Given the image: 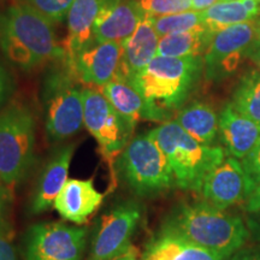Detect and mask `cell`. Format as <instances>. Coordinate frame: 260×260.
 <instances>
[{"mask_svg":"<svg viewBox=\"0 0 260 260\" xmlns=\"http://www.w3.org/2000/svg\"><path fill=\"white\" fill-rule=\"evenodd\" d=\"M220 2H236V0H220Z\"/></svg>","mask_w":260,"mask_h":260,"instance_id":"74e56055","label":"cell"},{"mask_svg":"<svg viewBox=\"0 0 260 260\" xmlns=\"http://www.w3.org/2000/svg\"><path fill=\"white\" fill-rule=\"evenodd\" d=\"M9 187L0 180V233L10 235V226L6 220V206L9 203Z\"/></svg>","mask_w":260,"mask_h":260,"instance_id":"f546056e","label":"cell"},{"mask_svg":"<svg viewBox=\"0 0 260 260\" xmlns=\"http://www.w3.org/2000/svg\"><path fill=\"white\" fill-rule=\"evenodd\" d=\"M245 210L251 213H260V184L247 197L245 200Z\"/></svg>","mask_w":260,"mask_h":260,"instance_id":"1f68e13d","label":"cell"},{"mask_svg":"<svg viewBox=\"0 0 260 260\" xmlns=\"http://www.w3.org/2000/svg\"><path fill=\"white\" fill-rule=\"evenodd\" d=\"M198 193L201 201L222 211L245 203L249 194V181L241 162L230 155L225 157L205 177Z\"/></svg>","mask_w":260,"mask_h":260,"instance_id":"7c38bea8","label":"cell"},{"mask_svg":"<svg viewBox=\"0 0 260 260\" xmlns=\"http://www.w3.org/2000/svg\"><path fill=\"white\" fill-rule=\"evenodd\" d=\"M259 40L256 19L230 25L216 32L204 56L205 79L220 81L232 76Z\"/></svg>","mask_w":260,"mask_h":260,"instance_id":"30bf717a","label":"cell"},{"mask_svg":"<svg viewBox=\"0 0 260 260\" xmlns=\"http://www.w3.org/2000/svg\"><path fill=\"white\" fill-rule=\"evenodd\" d=\"M109 0H75L68 14V35L63 42V64L74 73L76 58L93 44L94 24L102 9Z\"/></svg>","mask_w":260,"mask_h":260,"instance_id":"9a60e30c","label":"cell"},{"mask_svg":"<svg viewBox=\"0 0 260 260\" xmlns=\"http://www.w3.org/2000/svg\"><path fill=\"white\" fill-rule=\"evenodd\" d=\"M148 134L167 157L176 187L183 190L198 193L205 177L225 159V149L200 144L176 121L161 123Z\"/></svg>","mask_w":260,"mask_h":260,"instance_id":"277c9868","label":"cell"},{"mask_svg":"<svg viewBox=\"0 0 260 260\" xmlns=\"http://www.w3.org/2000/svg\"><path fill=\"white\" fill-rule=\"evenodd\" d=\"M219 2L220 0H191V9L194 11L203 12Z\"/></svg>","mask_w":260,"mask_h":260,"instance_id":"e575fe53","label":"cell"},{"mask_svg":"<svg viewBox=\"0 0 260 260\" xmlns=\"http://www.w3.org/2000/svg\"><path fill=\"white\" fill-rule=\"evenodd\" d=\"M174 121L203 145H212L219 132V118L216 111L203 102H193L182 107Z\"/></svg>","mask_w":260,"mask_h":260,"instance_id":"44dd1931","label":"cell"},{"mask_svg":"<svg viewBox=\"0 0 260 260\" xmlns=\"http://www.w3.org/2000/svg\"><path fill=\"white\" fill-rule=\"evenodd\" d=\"M159 39L151 17L145 15L132 37L122 44L121 63L115 80L132 82L136 75L157 57Z\"/></svg>","mask_w":260,"mask_h":260,"instance_id":"ac0fdd59","label":"cell"},{"mask_svg":"<svg viewBox=\"0 0 260 260\" xmlns=\"http://www.w3.org/2000/svg\"><path fill=\"white\" fill-rule=\"evenodd\" d=\"M259 32H260V22H259Z\"/></svg>","mask_w":260,"mask_h":260,"instance_id":"ab89813d","label":"cell"},{"mask_svg":"<svg viewBox=\"0 0 260 260\" xmlns=\"http://www.w3.org/2000/svg\"><path fill=\"white\" fill-rule=\"evenodd\" d=\"M140 260H224L162 226L145 246Z\"/></svg>","mask_w":260,"mask_h":260,"instance_id":"ffe728a7","label":"cell"},{"mask_svg":"<svg viewBox=\"0 0 260 260\" xmlns=\"http://www.w3.org/2000/svg\"><path fill=\"white\" fill-rule=\"evenodd\" d=\"M115 175L138 198H153L176 187L167 157L148 133L130 139L116 159Z\"/></svg>","mask_w":260,"mask_h":260,"instance_id":"5b68a950","label":"cell"},{"mask_svg":"<svg viewBox=\"0 0 260 260\" xmlns=\"http://www.w3.org/2000/svg\"><path fill=\"white\" fill-rule=\"evenodd\" d=\"M142 213L138 201L123 200L103 214L94 228L87 260H112L123 254L133 245Z\"/></svg>","mask_w":260,"mask_h":260,"instance_id":"8fae6325","label":"cell"},{"mask_svg":"<svg viewBox=\"0 0 260 260\" xmlns=\"http://www.w3.org/2000/svg\"><path fill=\"white\" fill-rule=\"evenodd\" d=\"M0 46L5 56L24 71L51 61L63 63L65 57L53 22L21 2L0 17Z\"/></svg>","mask_w":260,"mask_h":260,"instance_id":"7a4b0ae2","label":"cell"},{"mask_svg":"<svg viewBox=\"0 0 260 260\" xmlns=\"http://www.w3.org/2000/svg\"><path fill=\"white\" fill-rule=\"evenodd\" d=\"M241 164L248 177L249 194H251L252 190L260 184V139L249 154L242 159Z\"/></svg>","mask_w":260,"mask_h":260,"instance_id":"f1b7e54d","label":"cell"},{"mask_svg":"<svg viewBox=\"0 0 260 260\" xmlns=\"http://www.w3.org/2000/svg\"><path fill=\"white\" fill-rule=\"evenodd\" d=\"M88 233L65 222L32 224L24 235V260H82Z\"/></svg>","mask_w":260,"mask_h":260,"instance_id":"9c48e42d","label":"cell"},{"mask_svg":"<svg viewBox=\"0 0 260 260\" xmlns=\"http://www.w3.org/2000/svg\"><path fill=\"white\" fill-rule=\"evenodd\" d=\"M151 21L159 38L205 27L203 14L200 11H194V10L193 11L190 10L187 12H181V14L151 17Z\"/></svg>","mask_w":260,"mask_h":260,"instance_id":"484cf974","label":"cell"},{"mask_svg":"<svg viewBox=\"0 0 260 260\" xmlns=\"http://www.w3.org/2000/svg\"><path fill=\"white\" fill-rule=\"evenodd\" d=\"M34 113L27 105L12 102L0 111V180L9 188L21 183L35 160Z\"/></svg>","mask_w":260,"mask_h":260,"instance_id":"8992f818","label":"cell"},{"mask_svg":"<svg viewBox=\"0 0 260 260\" xmlns=\"http://www.w3.org/2000/svg\"><path fill=\"white\" fill-rule=\"evenodd\" d=\"M258 223H259V229H260V213H259V218H258Z\"/></svg>","mask_w":260,"mask_h":260,"instance_id":"f35d334b","label":"cell"},{"mask_svg":"<svg viewBox=\"0 0 260 260\" xmlns=\"http://www.w3.org/2000/svg\"><path fill=\"white\" fill-rule=\"evenodd\" d=\"M75 152V145H61L52 152L42 167L31 190L29 200L30 214H41L53 207L58 194L69 180L70 162Z\"/></svg>","mask_w":260,"mask_h":260,"instance_id":"4fadbf2b","label":"cell"},{"mask_svg":"<svg viewBox=\"0 0 260 260\" xmlns=\"http://www.w3.org/2000/svg\"><path fill=\"white\" fill-rule=\"evenodd\" d=\"M0 260H18L17 253L8 234L0 233Z\"/></svg>","mask_w":260,"mask_h":260,"instance_id":"4dcf8cb0","label":"cell"},{"mask_svg":"<svg viewBox=\"0 0 260 260\" xmlns=\"http://www.w3.org/2000/svg\"><path fill=\"white\" fill-rule=\"evenodd\" d=\"M229 260H260V247L240 249Z\"/></svg>","mask_w":260,"mask_h":260,"instance_id":"d6a6232c","label":"cell"},{"mask_svg":"<svg viewBox=\"0 0 260 260\" xmlns=\"http://www.w3.org/2000/svg\"><path fill=\"white\" fill-rule=\"evenodd\" d=\"M248 58H251V59L258 65L260 69V40L256 42L254 46L252 47V50L249 51Z\"/></svg>","mask_w":260,"mask_h":260,"instance_id":"8d00e7d4","label":"cell"},{"mask_svg":"<svg viewBox=\"0 0 260 260\" xmlns=\"http://www.w3.org/2000/svg\"><path fill=\"white\" fill-rule=\"evenodd\" d=\"M140 256L141 254H140L139 249L134 245H132L123 254L112 260H140Z\"/></svg>","mask_w":260,"mask_h":260,"instance_id":"d590c367","label":"cell"},{"mask_svg":"<svg viewBox=\"0 0 260 260\" xmlns=\"http://www.w3.org/2000/svg\"><path fill=\"white\" fill-rule=\"evenodd\" d=\"M83 84L61 63L44 84L45 126L52 142L71 138L84 125Z\"/></svg>","mask_w":260,"mask_h":260,"instance_id":"52a82bcc","label":"cell"},{"mask_svg":"<svg viewBox=\"0 0 260 260\" xmlns=\"http://www.w3.org/2000/svg\"><path fill=\"white\" fill-rule=\"evenodd\" d=\"M8 88H9L8 74H6L4 68L2 67V64H0V106H2V104L4 103L6 93H8Z\"/></svg>","mask_w":260,"mask_h":260,"instance_id":"836d02e7","label":"cell"},{"mask_svg":"<svg viewBox=\"0 0 260 260\" xmlns=\"http://www.w3.org/2000/svg\"><path fill=\"white\" fill-rule=\"evenodd\" d=\"M32 6L53 23H60L68 17L75 0H19Z\"/></svg>","mask_w":260,"mask_h":260,"instance_id":"83f0119b","label":"cell"},{"mask_svg":"<svg viewBox=\"0 0 260 260\" xmlns=\"http://www.w3.org/2000/svg\"><path fill=\"white\" fill-rule=\"evenodd\" d=\"M213 37L214 32L205 27L167 35L159 39L157 57H201L206 53Z\"/></svg>","mask_w":260,"mask_h":260,"instance_id":"603a6c76","label":"cell"},{"mask_svg":"<svg viewBox=\"0 0 260 260\" xmlns=\"http://www.w3.org/2000/svg\"><path fill=\"white\" fill-rule=\"evenodd\" d=\"M104 197L95 188L92 178H71L58 194L53 207L64 220L75 225H83L99 209Z\"/></svg>","mask_w":260,"mask_h":260,"instance_id":"e0dca14e","label":"cell"},{"mask_svg":"<svg viewBox=\"0 0 260 260\" xmlns=\"http://www.w3.org/2000/svg\"><path fill=\"white\" fill-rule=\"evenodd\" d=\"M219 133L226 153L243 159L259 141L260 125L241 115L230 103L220 113Z\"/></svg>","mask_w":260,"mask_h":260,"instance_id":"d6986e66","label":"cell"},{"mask_svg":"<svg viewBox=\"0 0 260 260\" xmlns=\"http://www.w3.org/2000/svg\"><path fill=\"white\" fill-rule=\"evenodd\" d=\"M201 14L205 28L216 34L230 25L258 18L260 15V0L219 2Z\"/></svg>","mask_w":260,"mask_h":260,"instance_id":"7402d4cb","label":"cell"},{"mask_svg":"<svg viewBox=\"0 0 260 260\" xmlns=\"http://www.w3.org/2000/svg\"><path fill=\"white\" fill-rule=\"evenodd\" d=\"M83 95L84 126L95 139L100 153L109 162L113 181L116 182V159L128 145L134 132L117 113L102 90L84 86Z\"/></svg>","mask_w":260,"mask_h":260,"instance_id":"ba28073f","label":"cell"},{"mask_svg":"<svg viewBox=\"0 0 260 260\" xmlns=\"http://www.w3.org/2000/svg\"><path fill=\"white\" fill-rule=\"evenodd\" d=\"M233 105L241 115L260 125V73L252 70L243 75L234 93Z\"/></svg>","mask_w":260,"mask_h":260,"instance_id":"d4e9b609","label":"cell"},{"mask_svg":"<svg viewBox=\"0 0 260 260\" xmlns=\"http://www.w3.org/2000/svg\"><path fill=\"white\" fill-rule=\"evenodd\" d=\"M144 17V11L135 0H109L96 17L94 40L123 44L132 37Z\"/></svg>","mask_w":260,"mask_h":260,"instance_id":"2e32d148","label":"cell"},{"mask_svg":"<svg viewBox=\"0 0 260 260\" xmlns=\"http://www.w3.org/2000/svg\"><path fill=\"white\" fill-rule=\"evenodd\" d=\"M100 90L126 125L134 132L138 123L145 119L146 116L145 102L138 90L122 80H113Z\"/></svg>","mask_w":260,"mask_h":260,"instance_id":"cb8c5ba5","label":"cell"},{"mask_svg":"<svg viewBox=\"0 0 260 260\" xmlns=\"http://www.w3.org/2000/svg\"><path fill=\"white\" fill-rule=\"evenodd\" d=\"M121 56V42L94 41L76 58L74 74L86 87L102 89L116 79Z\"/></svg>","mask_w":260,"mask_h":260,"instance_id":"5bb4252c","label":"cell"},{"mask_svg":"<svg viewBox=\"0 0 260 260\" xmlns=\"http://www.w3.org/2000/svg\"><path fill=\"white\" fill-rule=\"evenodd\" d=\"M139 8L149 17H159L187 12L191 10V0H135Z\"/></svg>","mask_w":260,"mask_h":260,"instance_id":"4316f807","label":"cell"},{"mask_svg":"<svg viewBox=\"0 0 260 260\" xmlns=\"http://www.w3.org/2000/svg\"><path fill=\"white\" fill-rule=\"evenodd\" d=\"M164 226L224 260L239 252L249 236L239 216L214 209L204 201L180 205Z\"/></svg>","mask_w":260,"mask_h":260,"instance_id":"3957f363","label":"cell"},{"mask_svg":"<svg viewBox=\"0 0 260 260\" xmlns=\"http://www.w3.org/2000/svg\"><path fill=\"white\" fill-rule=\"evenodd\" d=\"M203 73V57H155L130 82L144 99L146 121H170L198 86Z\"/></svg>","mask_w":260,"mask_h":260,"instance_id":"6da1fadb","label":"cell"}]
</instances>
